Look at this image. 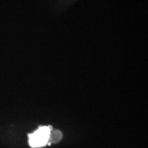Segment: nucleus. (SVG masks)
<instances>
[{
    "mask_svg": "<svg viewBox=\"0 0 148 148\" xmlns=\"http://www.w3.org/2000/svg\"><path fill=\"white\" fill-rule=\"evenodd\" d=\"M52 129L51 125L38 127L34 132L28 134L29 145L32 148H40L48 145L49 135Z\"/></svg>",
    "mask_w": 148,
    "mask_h": 148,
    "instance_id": "f257e3e1",
    "label": "nucleus"
},
{
    "mask_svg": "<svg viewBox=\"0 0 148 148\" xmlns=\"http://www.w3.org/2000/svg\"><path fill=\"white\" fill-rule=\"evenodd\" d=\"M62 138V134L58 130L52 129L51 130L50 135H49V143L48 145H51V144L57 143H58Z\"/></svg>",
    "mask_w": 148,
    "mask_h": 148,
    "instance_id": "f03ea898",
    "label": "nucleus"
}]
</instances>
